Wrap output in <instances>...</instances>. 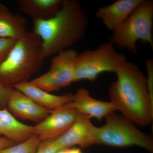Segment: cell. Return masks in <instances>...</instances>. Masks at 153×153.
<instances>
[{
    "label": "cell",
    "mask_w": 153,
    "mask_h": 153,
    "mask_svg": "<svg viewBox=\"0 0 153 153\" xmlns=\"http://www.w3.org/2000/svg\"><path fill=\"white\" fill-rule=\"evenodd\" d=\"M117 79L108 90L110 102L124 117L140 126L153 119V101L146 77L136 64L127 61L115 72Z\"/></svg>",
    "instance_id": "1"
},
{
    "label": "cell",
    "mask_w": 153,
    "mask_h": 153,
    "mask_svg": "<svg viewBox=\"0 0 153 153\" xmlns=\"http://www.w3.org/2000/svg\"><path fill=\"white\" fill-rule=\"evenodd\" d=\"M88 19L81 4L76 0H63L54 16L46 20H33V32L41 40L44 59L70 49L82 39Z\"/></svg>",
    "instance_id": "2"
},
{
    "label": "cell",
    "mask_w": 153,
    "mask_h": 153,
    "mask_svg": "<svg viewBox=\"0 0 153 153\" xmlns=\"http://www.w3.org/2000/svg\"><path fill=\"white\" fill-rule=\"evenodd\" d=\"M44 59L41 38L33 31H27L17 40L0 65V77L13 87L29 81L41 68Z\"/></svg>",
    "instance_id": "3"
},
{
    "label": "cell",
    "mask_w": 153,
    "mask_h": 153,
    "mask_svg": "<svg viewBox=\"0 0 153 153\" xmlns=\"http://www.w3.org/2000/svg\"><path fill=\"white\" fill-rule=\"evenodd\" d=\"M153 1L143 0L123 24L113 32L110 42L133 54L137 52L138 41L147 43L153 48Z\"/></svg>",
    "instance_id": "4"
},
{
    "label": "cell",
    "mask_w": 153,
    "mask_h": 153,
    "mask_svg": "<svg viewBox=\"0 0 153 153\" xmlns=\"http://www.w3.org/2000/svg\"><path fill=\"white\" fill-rule=\"evenodd\" d=\"M105 118L104 125L99 127L96 144L121 148L137 146L153 152L152 134L140 131L122 115L113 112Z\"/></svg>",
    "instance_id": "5"
},
{
    "label": "cell",
    "mask_w": 153,
    "mask_h": 153,
    "mask_svg": "<svg viewBox=\"0 0 153 153\" xmlns=\"http://www.w3.org/2000/svg\"><path fill=\"white\" fill-rule=\"evenodd\" d=\"M127 61L125 55L118 52L110 41L102 43L96 49L87 50L77 55L74 82L83 79L94 82L102 73H115Z\"/></svg>",
    "instance_id": "6"
},
{
    "label": "cell",
    "mask_w": 153,
    "mask_h": 153,
    "mask_svg": "<svg viewBox=\"0 0 153 153\" xmlns=\"http://www.w3.org/2000/svg\"><path fill=\"white\" fill-rule=\"evenodd\" d=\"M77 54L68 49L54 55L49 70L30 80L31 84L47 92L58 91L74 82L75 63Z\"/></svg>",
    "instance_id": "7"
},
{
    "label": "cell",
    "mask_w": 153,
    "mask_h": 153,
    "mask_svg": "<svg viewBox=\"0 0 153 153\" xmlns=\"http://www.w3.org/2000/svg\"><path fill=\"white\" fill-rule=\"evenodd\" d=\"M72 101L51 111L46 118L34 126V135L43 141L57 139L65 133L79 113Z\"/></svg>",
    "instance_id": "8"
},
{
    "label": "cell",
    "mask_w": 153,
    "mask_h": 153,
    "mask_svg": "<svg viewBox=\"0 0 153 153\" xmlns=\"http://www.w3.org/2000/svg\"><path fill=\"white\" fill-rule=\"evenodd\" d=\"M99 127L91 122L89 116L79 113L70 128L55 140L59 149L72 147L78 145L82 148L96 144Z\"/></svg>",
    "instance_id": "9"
},
{
    "label": "cell",
    "mask_w": 153,
    "mask_h": 153,
    "mask_svg": "<svg viewBox=\"0 0 153 153\" xmlns=\"http://www.w3.org/2000/svg\"><path fill=\"white\" fill-rule=\"evenodd\" d=\"M6 108L14 117L38 123L46 118L51 111L38 105L14 87L9 97Z\"/></svg>",
    "instance_id": "10"
},
{
    "label": "cell",
    "mask_w": 153,
    "mask_h": 153,
    "mask_svg": "<svg viewBox=\"0 0 153 153\" xmlns=\"http://www.w3.org/2000/svg\"><path fill=\"white\" fill-rule=\"evenodd\" d=\"M143 0H118L97 9L96 16L108 30L114 32L128 19Z\"/></svg>",
    "instance_id": "11"
},
{
    "label": "cell",
    "mask_w": 153,
    "mask_h": 153,
    "mask_svg": "<svg viewBox=\"0 0 153 153\" xmlns=\"http://www.w3.org/2000/svg\"><path fill=\"white\" fill-rule=\"evenodd\" d=\"M72 102L78 112L90 118H95L99 121L116 111L110 102L96 99L91 96L87 89L83 88H79L74 94Z\"/></svg>",
    "instance_id": "12"
},
{
    "label": "cell",
    "mask_w": 153,
    "mask_h": 153,
    "mask_svg": "<svg viewBox=\"0 0 153 153\" xmlns=\"http://www.w3.org/2000/svg\"><path fill=\"white\" fill-rule=\"evenodd\" d=\"M13 87L27 95L38 105L50 111L71 102L74 96L70 93L54 95L34 86L30 81L19 83Z\"/></svg>",
    "instance_id": "13"
},
{
    "label": "cell",
    "mask_w": 153,
    "mask_h": 153,
    "mask_svg": "<svg viewBox=\"0 0 153 153\" xmlns=\"http://www.w3.org/2000/svg\"><path fill=\"white\" fill-rule=\"evenodd\" d=\"M34 135L33 126L20 122L7 108L0 109V136L18 144Z\"/></svg>",
    "instance_id": "14"
},
{
    "label": "cell",
    "mask_w": 153,
    "mask_h": 153,
    "mask_svg": "<svg viewBox=\"0 0 153 153\" xmlns=\"http://www.w3.org/2000/svg\"><path fill=\"white\" fill-rule=\"evenodd\" d=\"M27 32V21L19 14L14 13L0 2V38L18 40Z\"/></svg>",
    "instance_id": "15"
},
{
    "label": "cell",
    "mask_w": 153,
    "mask_h": 153,
    "mask_svg": "<svg viewBox=\"0 0 153 153\" xmlns=\"http://www.w3.org/2000/svg\"><path fill=\"white\" fill-rule=\"evenodd\" d=\"M21 10L33 20H46L59 12L63 0H19Z\"/></svg>",
    "instance_id": "16"
},
{
    "label": "cell",
    "mask_w": 153,
    "mask_h": 153,
    "mask_svg": "<svg viewBox=\"0 0 153 153\" xmlns=\"http://www.w3.org/2000/svg\"><path fill=\"white\" fill-rule=\"evenodd\" d=\"M41 141L34 135L25 141L0 150V153H36Z\"/></svg>",
    "instance_id": "17"
},
{
    "label": "cell",
    "mask_w": 153,
    "mask_h": 153,
    "mask_svg": "<svg viewBox=\"0 0 153 153\" xmlns=\"http://www.w3.org/2000/svg\"><path fill=\"white\" fill-rule=\"evenodd\" d=\"M16 40L0 38V65L7 57Z\"/></svg>",
    "instance_id": "18"
},
{
    "label": "cell",
    "mask_w": 153,
    "mask_h": 153,
    "mask_svg": "<svg viewBox=\"0 0 153 153\" xmlns=\"http://www.w3.org/2000/svg\"><path fill=\"white\" fill-rule=\"evenodd\" d=\"M13 88L0 77V108L1 109L6 108L7 102Z\"/></svg>",
    "instance_id": "19"
},
{
    "label": "cell",
    "mask_w": 153,
    "mask_h": 153,
    "mask_svg": "<svg viewBox=\"0 0 153 153\" xmlns=\"http://www.w3.org/2000/svg\"><path fill=\"white\" fill-rule=\"evenodd\" d=\"M60 150L55 140L41 141L36 153H56Z\"/></svg>",
    "instance_id": "20"
},
{
    "label": "cell",
    "mask_w": 153,
    "mask_h": 153,
    "mask_svg": "<svg viewBox=\"0 0 153 153\" xmlns=\"http://www.w3.org/2000/svg\"><path fill=\"white\" fill-rule=\"evenodd\" d=\"M147 77H146L147 82L149 93L151 99L153 101V60L152 59H147L146 61Z\"/></svg>",
    "instance_id": "21"
},
{
    "label": "cell",
    "mask_w": 153,
    "mask_h": 153,
    "mask_svg": "<svg viewBox=\"0 0 153 153\" xmlns=\"http://www.w3.org/2000/svg\"><path fill=\"white\" fill-rule=\"evenodd\" d=\"M15 144H16V143L5 137H0V150Z\"/></svg>",
    "instance_id": "22"
},
{
    "label": "cell",
    "mask_w": 153,
    "mask_h": 153,
    "mask_svg": "<svg viewBox=\"0 0 153 153\" xmlns=\"http://www.w3.org/2000/svg\"><path fill=\"white\" fill-rule=\"evenodd\" d=\"M56 153H82V151L79 148H66L61 149L57 151Z\"/></svg>",
    "instance_id": "23"
}]
</instances>
